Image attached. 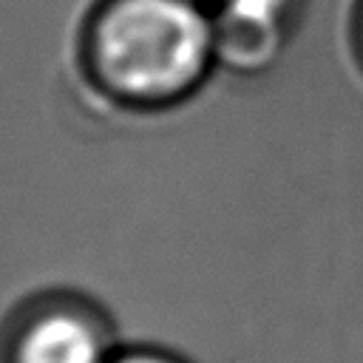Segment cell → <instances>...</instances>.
<instances>
[{
  "mask_svg": "<svg viewBox=\"0 0 363 363\" xmlns=\"http://www.w3.org/2000/svg\"><path fill=\"white\" fill-rule=\"evenodd\" d=\"M77 68L113 111H176L218 71L213 11L199 0H94L77 34Z\"/></svg>",
  "mask_w": 363,
  "mask_h": 363,
  "instance_id": "obj_1",
  "label": "cell"
},
{
  "mask_svg": "<svg viewBox=\"0 0 363 363\" xmlns=\"http://www.w3.org/2000/svg\"><path fill=\"white\" fill-rule=\"evenodd\" d=\"M119 346L111 315L74 289L26 298L0 329V363H111Z\"/></svg>",
  "mask_w": 363,
  "mask_h": 363,
  "instance_id": "obj_2",
  "label": "cell"
},
{
  "mask_svg": "<svg viewBox=\"0 0 363 363\" xmlns=\"http://www.w3.org/2000/svg\"><path fill=\"white\" fill-rule=\"evenodd\" d=\"M210 11L218 68L252 79L281 62L301 28L306 0H224Z\"/></svg>",
  "mask_w": 363,
  "mask_h": 363,
  "instance_id": "obj_3",
  "label": "cell"
},
{
  "mask_svg": "<svg viewBox=\"0 0 363 363\" xmlns=\"http://www.w3.org/2000/svg\"><path fill=\"white\" fill-rule=\"evenodd\" d=\"M111 363H193L184 354L167 349V346H156V343H130V346H119L111 357Z\"/></svg>",
  "mask_w": 363,
  "mask_h": 363,
  "instance_id": "obj_4",
  "label": "cell"
},
{
  "mask_svg": "<svg viewBox=\"0 0 363 363\" xmlns=\"http://www.w3.org/2000/svg\"><path fill=\"white\" fill-rule=\"evenodd\" d=\"M349 48H352V57H354L357 68L363 71V0H354V6H352V17H349Z\"/></svg>",
  "mask_w": 363,
  "mask_h": 363,
  "instance_id": "obj_5",
  "label": "cell"
},
{
  "mask_svg": "<svg viewBox=\"0 0 363 363\" xmlns=\"http://www.w3.org/2000/svg\"><path fill=\"white\" fill-rule=\"evenodd\" d=\"M199 3H204L207 9H213V6H218V3H224V0H199Z\"/></svg>",
  "mask_w": 363,
  "mask_h": 363,
  "instance_id": "obj_6",
  "label": "cell"
}]
</instances>
